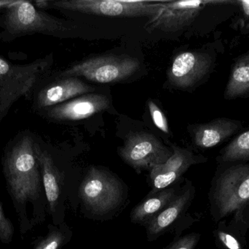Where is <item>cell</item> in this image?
Here are the masks:
<instances>
[{"label": "cell", "mask_w": 249, "mask_h": 249, "mask_svg": "<svg viewBox=\"0 0 249 249\" xmlns=\"http://www.w3.org/2000/svg\"><path fill=\"white\" fill-rule=\"evenodd\" d=\"M241 31L242 35H249V22L247 24L244 25V27L241 28Z\"/></svg>", "instance_id": "25"}, {"label": "cell", "mask_w": 249, "mask_h": 249, "mask_svg": "<svg viewBox=\"0 0 249 249\" xmlns=\"http://www.w3.org/2000/svg\"><path fill=\"white\" fill-rule=\"evenodd\" d=\"M109 99L102 94H88L46 108V115L55 121H80L109 108Z\"/></svg>", "instance_id": "14"}, {"label": "cell", "mask_w": 249, "mask_h": 249, "mask_svg": "<svg viewBox=\"0 0 249 249\" xmlns=\"http://www.w3.org/2000/svg\"><path fill=\"white\" fill-rule=\"evenodd\" d=\"M163 1H121V0H61L37 1L41 8L76 12L109 17H148L155 16Z\"/></svg>", "instance_id": "6"}, {"label": "cell", "mask_w": 249, "mask_h": 249, "mask_svg": "<svg viewBox=\"0 0 249 249\" xmlns=\"http://www.w3.org/2000/svg\"><path fill=\"white\" fill-rule=\"evenodd\" d=\"M179 187H168L155 193H149L130 213V220L137 225H146L167 207L179 192Z\"/></svg>", "instance_id": "18"}, {"label": "cell", "mask_w": 249, "mask_h": 249, "mask_svg": "<svg viewBox=\"0 0 249 249\" xmlns=\"http://www.w3.org/2000/svg\"><path fill=\"white\" fill-rule=\"evenodd\" d=\"M171 147L173 152L171 157L165 163L154 167L149 172L152 185L150 193L168 188L179 180L190 167L206 163L209 160L206 156L195 154L189 149L173 144Z\"/></svg>", "instance_id": "11"}, {"label": "cell", "mask_w": 249, "mask_h": 249, "mask_svg": "<svg viewBox=\"0 0 249 249\" xmlns=\"http://www.w3.org/2000/svg\"><path fill=\"white\" fill-rule=\"evenodd\" d=\"M201 235L197 232H192L177 238L165 249H196Z\"/></svg>", "instance_id": "22"}, {"label": "cell", "mask_w": 249, "mask_h": 249, "mask_svg": "<svg viewBox=\"0 0 249 249\" xmlns=\"http://www.w3.org/2000/svg\"><path fill=\"white\" fill-rule=\"evenodd\" d=\"M122 186L113 175L92 167L80 187V198L93 213L103 214L118 207L122 200Z\"/></svg>", "instance_id": "8"}, {"label": "cell", "mask_w": 249, "mask_h": 249, "mask_svg": "<svg viewBox=\"0 0 249 249\" xmlns=\"http://www.w3.org/2000/svg\"><path fill=\"white\" fill-rule=\"evenodd\" d=\"M0 25L3 29L0 38L4 41L36 33L64 37L76 27L71 22L37 10L28 1H14L7 6Z\"/></svg>", "instance_id": "3"}, {"label": "cell", "mask_w": 249, "mask_h": 249, "mask_svg": "<svg viewBox=\"0 0 249 249\" xmlns=\"http://www.w3.org/2000/svg\"><path fill=\"white\" fill-rule=\"evenodd\" d=\"M163 249H165V248H164Z\"/></svg>", "instance_id": "27"}, {"label": "cell", "mask_w": 249, "mask_h": 249, "mask_svg": "<svg viewBox=\"0 0 249 249\" xmlns=\"http://www.w3.org/2000/svg\"><path fill=\"white\" fill-rule=\"evenodd\" d=\"M71 231L64 223L59 227L48 226V232L35 244L32 249H61L71 238Z\"/></svg>", "instance_id": "21"}, {"label": "cell", "mask_w": 249, "mask_h": 249, "mask_svg": "<svg viewBox=\"0 0 249 249\" xmlns=\"http://www.w3.org/2000/svg\"></svg>", "instance_id": "28"}, {"label": "cell", "mask_w": 249, "mask_h": 249, "mask_svg": "<svg viewBox=\"0 0 249 249\" xmlns=\"http://www.w3.org/2000/svg\"><path fill=\"white\" fill-rule=\"evenodd\" d=\"M14 232L13 224L6 216L0 202V241L4 244H10L13 241Z\"/></svg>", "instance_id": "24"}, {"label": "cell", "mask_w": 249, "mask_h": 249, "mask_svg": "<svg viewBox=\"0 0 249 249\" xmlns=\"http://www.w3.org/2000/svg\"><path fill=\"white\" fill-rule=\"evenodd\" d=\"M93 86L74 77L62 79L47 85L38 92L35 98V108L44 110L68 102L82 95L94 92Z\"/></svg>", "instance_id": "15"}, {"label": "cell", "mask_w": 249, "mask_h": 249, "mask_svg": "<svg viewBox=\"0 0 249 249\" xmlns=\"http://www.w3.org/2000/svg\"><path fill=\"white\" fill-rule=\"evenodd\" d=\"M52 55L18 65L0 57V123L12 105L32 94L52 65Z\"/></svg>", "instance_id": "5"}, {"label": "cell", "mask_w": 249, "mask_h": 249, "mask_svg": "<svg viewBox=\"0 0 249 249\" xmlns=\"http://www.w3.org/2000/svg\"><path fill=\"white\" fill-rule=\"evenodd\" d=\"M35 151L42 172L48 211L53 216L55 223L62 193V176L55 165L52 156L47 151L43 150L36 142Z\"/></svg>", "instance_id": "16"}, {"label": "cell", "mask_w": 249, "mask_h": 249, "mask_svg": "<svg viewBox=\"0 0 249 249\" xmlns=\"http://www.w3.org/2000/svg\"><path fill=\"white\" fill-rule=\"evenodd\" d=\"M225 52L223 41L218 38L201 48L180 53L168 71L170 84L181 90H194L210 78Z\"/></svg>", "instance_id": "4"}, {"label": "cell", "mask_w": 249, "mask_h": 249, "mask_svg": "<svg viewBox=\"0 0 249 249\" xmlns=\"http://www.w3.org/2000/svg\"><path fill=\"white\" fill-rule=\"evenodd\" d=\"M148 108H149L151 118L155 125L162 133L168 134L169 127H168V121L162 110L152 100H149L148 102Z\"/></svg>", "instance_id": "23"}, {"label": "cell", "mask_w": 249, "mask_h": 249, "mask_svg": "<svg viewBox=\"0 0 249 249\" xmlns=\"http://www.w3.org/2000/svg\"><path fill=\"white\" fill-rule=\"evenodd\" d=\"M196 192L193 183L187 180L176 198L146 225V236L149 242L168 232L186 213L194 200Z\"/></svg>", "instance_id": "13"}, {"label": "cell", "mask_w": 249, "mask_h": 249, "mask_svg": "<svg viewBox=\"0 0 249 249\" xmlns=\"http://www.w3.org/2000/svg\"><path fill=\"white\" fill-rule=\"evenodd\" d=\"M140 68L137 58L127 55H105L83 60L60 73L62 77H83L98 83L127 80Z\"/></svg>", "instance_id": "7"}, {"label": "cell", "mask_w": 249, "mask_h": 249, "mask_svg": "<svg viewBox=\"0 0 249 249\" xmlns=\"http://www.w3.org/2000/svg\"><path fill=\"white\" fill-rule=\"evenodd\" d=\"M249 97V50L234 58L224 99L228 101Z\"/></svg>", "instance_id": "19"}, {"label": "cell", "mask_w": 249, "mask_h": 249, "mask_svg": "<svg viewBox=\"0 0 249 249\" xmlns=\"http://www.w3.org/2000/svg\"><path fill=\"white\" fill-rule=\"evenodd\" d=\"M35 139L19 134L4 151L3 174L13 201L22 237L45 221L48 206Z\"/></svg>", "instance_id": "1"}, {"label": "cell", "mask_w": 249, "mask_h": 249, "mask_svg": "<svg viewBox=\"0 0 249 249\" xmlns=\"http://www.w3.org/2000/svg\"><path fill=\"white\" fill-rule=\"evenodd\" d=\"M217 222L213 231L214 244L218 249H248L247 236L249 230V217L231 216Z\"/></svg>", "instance_id": "17"}, {"label": "cell", "mask_w": 249, "mask_h": 249, "mask_svg": "<svg viewBox=\"0 0 249 249\" xmlns=\"http://www.w3.org/2000/svg\"><path fill=\"white\" fill-rule=\"evenodd\" d=\"M123 160L138 172L149 171L165 163L173 152L165 147L155 136L147 133H130L124 146L118 149Z\"/></svg>", "instance_id": "9"}, {"label": "cell", "mask_w": 249, "mask_h": 249, "mask_svg": "<svg viewBox=\"0 0 249 249\" xmlns=\"http://www.w3.org/2000/svg\"><path fill=\"white\" fill-rule=\"evenodd\" d=\"M216 162L217 165L249 162V127L235 136L219 151Z\"/></svg>", "instance_id": "20"}, {"label": "cell", "mask_w": 249, "mask_h": 249, "mask_svg": "<svg viewBox=\"0 0 249 249\" xmlns=\"http://www.w3.org/2000/svg\"><path fill=\"white\" fill-rule=\"evenodd\" d=\"M209 211L215 222L249 209V162L218 165L211 181Z\"/></svg>", "instance_id": "2"}, {"label": "cell", "mask_w": 249, "mask_h": 249, "mask_svg": "<svg viewBox=\"0 0 249 249\" xmlns=\"http://www.w3.org/2000/svg\"><path fill=\"white\" fill-rule=\"evenodd\" d=\"M14 1H0V7H6L11 4Z\"/></svg>", "instance_id": "26"}, {"label": "cell", "mask_w": 249, "mask_h": 249, "mask_svg": "<svg viewBox=\"0 0 249 249\" xmlns=\"http://www.w3.org/2000/svg\"><path fill=\"white\" fill-rule=\"evenodd\" d=\"M188 130L196 146L206 150L232 140L244 130V123L228 117H219L209 122L193 124Z\"/></svg>", "instance_id": "12"}, {"label": "cell", "mask_w": 249, "mask_h": 249, "mask_svg": "<svg viewBox=\"0 0 249 249\" xmlns=\"http://www.w3.org/2000/svg\"><path fill=\"white\" fill-rule=\"evenodd\" d=\"M209 0L165 1L155 16L149 19L145 29L177 32L190 27L195 23Z\"/></svg>", "instance_id": "10"}]
</instances>
